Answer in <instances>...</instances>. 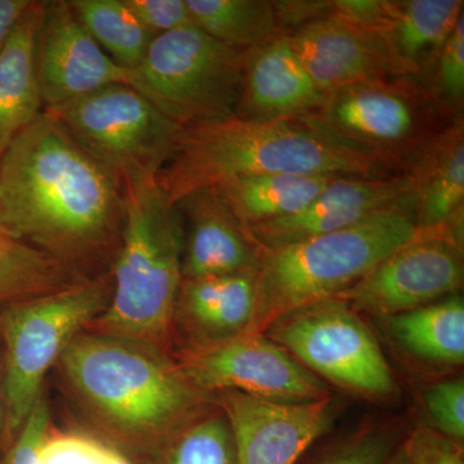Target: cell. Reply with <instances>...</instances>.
<instances>
[{
    "label": "cell",
    "mask_w": 464,
    "mask_h": 464,
    "mask_svg": "<svg viewBox=\"0 0 464 464\" xmlns=\"http://www.w3.org/2000/svg\"><path fill=\"white\" fill-rule=\"evenodd\" d=\"M3 230L75 266L121 246L125 190L47 112L0 158Z\"/></svg>",
    "instance_id": "obj_1"
},
{
    "label": "cell",
    "mask_w": 464,
    "mask_h": 464,
    "mask_svg": "<svg viewBox=\"0 0 464 464\" xmlns=\"http://www.w3.org/2000/svg\"><path fill=\"white\" fill-rule=\"evenodd\" d=\"M261 174L395 176L373 159L323 132L306 116L253 121L234 115L183 128L176 151L159 173L157 183L168 203L176 206L192 192Z\"/></svg>",
    "instance_id": "obj_2"
},
{
    "label": "cell",
    "mask_w": 464,
    "mask_h": 464,
    "mask_svg": "<svg viewBox=\"0 0 464 464\" xmlns=\"http://www.w3.org/2000/svg\"><path fill=\"white\" fill-rule=\"evenodd\" d=\"M60 360L79 395L105 420L112 447L136 464L215 399L194 389L161 351L111 335L81 333Z\"/></svg>",
    "instance_id": "obj_3"
},
{
    "label": "cell",
    "mask_w": 464,
    "mask_h": 464,
    "mask_svg": "<svg viewBox=\"0 0 464 464\" xmlns=\"http://www.w3.org/2000/svg\"><path fill=\"white\" fill-rule=\"evenodd\" d=\"M182 253L181 215L158 183L125 191V224L111 271V299L90 326L101 334L161 351L173 328Z\"/></svg>",
    "instance_id": "obj_4"
},
{
    "label": "cell",
    "mask_w": 464,
    "mask_h": 464,
    "mask_svg": "<svg viewBox=\"0 0 464 464\" xmlns=\"http://www.w3.org/2000/svg\"><path fill=\"white\" fill-rule=\"evenodd\" d=\"M420 235L411 197L343 230L262 252L248 333H264L290 311L337 297Z\"/></svg>",
    "instance_id": "obj_5"
},
{
    "label": "cell",
    "mask_w": 464,
    "mask_h": 464,
    "mask_svg": "<svg viewBox=\"0 0 464 464\" xmlns=\"http://www.w3.org/2000/svg\"><path fill=\"white\" fill-rule=\"evenodd\" d=\"M306 118L395 176L413 172L457 121L422 81L409 76L326 92Z\"/></svg>",
    "instance_id": "obj_6"
},
{
    "label": "cell",
    "mask_w": 464,
    "mask_h": 464,
    "mask_svg": "<svg viewBox=\"0 0 464 464\" xmlns=\"http://www.w3.org/2000/svg\"><path fill=\"white\" fill-rule=\"evenodd\" d=\"M111 295L109 273L12 302L0 313L7 444L16 438L42 398L45 375L76 335L106 310Z\"/></svg>",
    "instance_id": "obj_7"
},
{
    "label": "cell",
    "mask_w": 464,
    "mask_h": 464,
    "mask_svg": "<svg viewBox=\"0 0 464 464\" xmlns=\"http://www.w3.org/2000/svg\"><path fill=\"white\" fill-rule=\"evenodd\" d=\"M243 60L244 52L186 26L155 36L127 84L183 130L237 114Z\"/></svg>",
    "instance_id": "obj_8"
},
{
    "label": "cell",
    "mask_w": 464,
    "mask_h": 464,
    "mask_svg": "<svg viewBox=\"0 0 464 464\" xmlns=\"http://www.w3.org/2000/svg\"><path fill=\"white\" fill-rule=\"evenodd\" d=\"M125 191L157 183L182 128L128 84H111L44 109Z\"/></svg>",
    "instance_id": "obj_9"
},
{
    "label": "cell",
    "mask_w": 464,
    "mask_h": 464,
    "mask_svg": "<svg viewBox=\"0 0 464 464\" xmlns=\"http://www.w3.org/2000/svg\"><path fill=\"white\" fill-rule=\"evenodd\" d=\"M324 382L353 396L390 401L398 384L373 332L337 297L306 304L264 332Z\"/></svg>",
    "instance_id": "obj_10"
},
{
    "label": "cell",
    "mask_w": 464,
    "mask_h": 464,
    "mask_svg": "<svg viewBox=\"0 0 464 464\" xmlns=\"http://www.w3.org/2000/svg\"><path fill=\"white\" fill-rule=\"evenodd\" d=\"M176 365L194 389L213 398L224 391L279 402H313L332 396L325 382L264 333L186 347Z\"/></svg>",
    "instance_id": "obj_11"
},
{
    "label": "cell",
    "mask_w": 464,
    "mask_h": 464,
    "mask_svg": "<svg viewBox=\"0 0 464 464\" xmlns=\"http://www.w3.org/2000/svg\"><path fill=\"white\" fill-rule=\"evenodd\" d=\"M464 282L463 249L420 234L337 295L359 315L381 319L456 295Z\"/></svg>",
    "instance_id": "obj_12"
},
{
    "label": "cell",
    "mask_w": 464,
    "mask_h": 464,
    "mask_svg": "<svg viewBox=\"0 0 464 464\" xmlns=\"http://www.w3.org/2000/svg\"><path fill=\"white\" fill-rule=\"evenodd\" d=\"M234 439L237 464H297L331 432L343 402L271 401L237 391L215 395Z\"/></svg>",
    "instance_id": "obj_13"
},
{
    "label": "cell",
    "mask_w": 464,
    "mask_h": 464,
    "mask_svg": "<svg viewBox=\"0 0 464 464\" xmlns=\"http://www.w3.org/2000/svg\"><path fill=\"white\" fill-rule=\"evenodd\" d=\"M36 72L44 109L111 84H127L128 70L102 51L67 0L44 2L36 36Z\"/></svg>",
    "instance_id": "obj_14"
},
{
    "label": "cell",
    "mask_w": 464,
    "mask_h": 464,
    "mask_svg": "<svg viewBox=\"0 0 464 464\" xmlns=\"http://www.w3.org/2000/svg\"><path fill=\"white\" fill-rule=\"evenodd\" d=\"M415 181L411 174L362 179L338 177L306 208L295 215L246 228L262 252L283 248L343 230L413 197Z\"/></svg>",
    "instance_id": "obj_15"
},
{
    "label": "cell",
    "mask_w": 464,
    "mask_h": 464,
    "mask_svg": "<svg viewBox=\"0 0 464 464\" xmlns=\"http://www.w3.org/2000/svg\"><path fill=\"white\" fill-rule=\"evenodd\" d=\"M302 65L323 93L400 78L380 34L329 14L288 34Z\"/></svg>",
    "instance_id": "obj_16"
},
{
    "label": "cell",
    "mask_w": 464,
    "mask_h": 464,
    "mask_svg": "<svg viewBox=\"0 0 464 464\" xmlns=\"http://www.w3.org/2000/svg\"><path fill=\"white\" fill-rule=\"evenodd\" d=\"M182 218V279L257 270L262 250L218 188H204L176 204Z\"/></svg>",
    "instance_id": "obj_17"
},
{
    "label": "cell",
    "mask_w": 464,
    "mask_h": 464,
    "mask_svg": "<svg viewBox=\"0 0 464 464\" xmlns=\"http://www.w3.org/2000/svg\"><path fill=\"white\" fill-rule=\"evenodd\" d=\"M324 93L290 44L288 34L244 52L237 116L253 121L299 118L322 106Z\"/></svg>",
    "instance_id": "obj_18"
},
{
    "label": "cell",
    "mask_w": 464,
    "mask_h": 464,
    "mask_svg": "<svg viewBox=\"0 0 464 464\" xmlns=\"http://www.w3.org/2000/svg\"><path fill=\"white\" fill-rule=\"evenodd\" d=\"M257 271L182 279L173 326L185 334L188 347L209 346L249 332Z\"/></svg>",
    "instance_id": "obj_19"
},
{
    "label": "cell",
    "mask_w": 464,
    "mask_h": 464,
    "mask_svg": "<svg viewBox=\"0 0 464 464\" xmlns=\"http://www.w3.org/2000/svg\"><path fill=\"white\" fill-rule=\"evenodd\" d=\"M463 8V0H387L378 34L400 74L422 81Z\"/></svg>",
    "instance_id": "obj_20"
},
{
    "label": "cell",
    "mask_w": 464,
    "mask_h": 464,
    "mask_svg": "<svg viewBox=\"0 0 464 464\" xmlns=\"http://www.w3.org/2000/svg\"><path fill=\"white\" fill-rule=\"evenodd\" d=\"M44 2H32L0 50V158L12 141L44 111L36 36Z\"/></svg>",
    "instance_id": "obj_21"
},
{
    "label": "cell",
    "mask_w": 464,
    "mask_h": 464,
    "mask_svg": "<svg viewBox=\"0 0 464 464\" xmlns=\"http://www.w3.org/2000/svg\"><path fill=\"white\" fill-rule=\"evenodd\" d=\"M414 219L420 234L436 237L464 209V121L458 118L411 173Z\"/></svg>",
    "instance_id": "obj_22"
},
{
    "label": "cell",
    "mask_w": 464,
    "mask_h": 464,
    "mask_svg": "<svg viewBox=\"0 0 464 464\" xmlns=\"http://www.w3.org/2000/svg\"><path fill=\"white\" fill-rule=\"evenodd\" d=\"M382 320L392 340L414 359L432 365H463L464 302L459 293Z\"/></svg>",
    "instance_id": "obj_23"
},
{
    "label": "cell",
    "mask_w": 464,
    "mask_h": 464,
    "mask_svg": "<svg viewBox=\"0 0 464 464\" xmlns=\"http://www.w3.org/2000/svg\"><path fill=\"white\" fill-rule=\"evenodd\" d=\"M340 176L261 174L218 186L232 212L246 228L295 215Z\"/></svg>",
    "instance_id": "obj_24"
},
{
    "label": "cell",
    "mask_w": 464,
    "mask_h": 464,
    "mask_svg": "<svg viewBox=\"0 0 464 464\" xmlns=\"http://www.w3.org/2000/svg\"><path fill=\"white\" fill-rule=\"evenodd\" d=\"M195 26L226 47L246 52L283 35L271 0H186Z\"/></svg>",
    "instance_id": "obj_25"
},
{
    "label": "cell",
    "mask_w": 464,
    "mask_h": 464,
    "mask_svg": "<svg viewBox=\"0 0 464 464\" xmlns=\"http://www.w3.org/2000/svg\"><path fill=\"white\" fill-rule=\"evenodd\" d=\"M76 16L102 51L123 69L141 63L154 36L125 0H70Z\"/></svg>",
    "instance_id": "obj_26"
},
{
    "label": "cell",
    "mask_w": 464,
    "mask_h": 464,
    "mask_svg": "<svg viewBox=\"0 0 464 464\" xmlns=\"http://www.w3.org/2000/svg\"><path fill=\"white\" fill-rule=\"evenodd\" d=\"M75 282L57 259L0 231V304L47 295Z\"/></svg>",
    "instance_id": "obj_27"
},
{
    "label": "cell",
    "mask_w": 464,
    "mask_h": 464,
    "mask_svg": "<svg viewBox=\"0 0 464 464\" xmlns=\"http://www.w3.org/2000/svg\"><path fill=\"white\" fill-rule=\"evenodd\" d=\"M143 464H237L224 411L207 405L168 436Z\"/></svg>",
    "instance_id": "obj_28"
},
{
    "label": "cell",
    "mask_w": 464,
    "mask_h": 464,
    "mask_svg": "<svg viewBox=\"0 0 464 464\" xmlns=\"http://www.w3.org/2000/svg\"><path fill=\"white\" fill-rule=\"evenodd\" d=\"M393 422H369L326 442L297 464H384L406 432Z\"/></svg>",
    "instance_id": "obj_29"
},
{
    "label": "cell",
    "mask_w": 464,
    "mask_h": 464,
    "mask_svg": "<svg viewBox=\"0 0 464 464\" xmlns=\"http://www.w3.org/2000/svg\"><path fill=\"white\" fill-rule=\"evenodd\" d=\"M453 119L462 118L464 102V14L422 79Z\"/></svg>",
    "instance_id": "obj_30"
},
{
    "label": "cell",
    "mask_w": 464,
    "mask_h": 464,
    "mask_svg": "<svg viewBox=\"0 0 464 464\" xmlns=\"http://www.w3.org/2000/svg\"><path fill=\"white\" fill-rule=\"evenodd\" d=\"M384 464H464V445L426 422L409 427Z\"/></svg>",
    "instance_id": "obj_31"
},
{
    "label": "cell",
    "mask_w": 464,
    "mask_h": 464,
    "mask_svg": "<svg viewBox=\"0 0 464 464\" xmlns=\"http://www.w3.org/2000/svg\"><path fill=\"white\" fill-rule=\"evenodd\" d=\"M42 464H136L105 440L83 433L50 431L42 449Z\"/></svg>",
    "instance_id": "obj_32"
},
{
    "label": "cell",
    "mask_w": 464,
    "mask_h": 464,
    "mask_svg": "<svg viewBox=\"0 0 464 464\" xmlns=\"http://www.w3.org/2000/svg\"><path fill=\"white\" fill-rule=\"evenodd\" d=\"M423 405L431 422L447 438L464 442V380L436 382L423 392Z\"/></svg>",
    "instance_id": "obj_33"
},
{
    "label": "cell",
    "mask_w": 464,
    "mask_h": 464,
    "mask_svg": "<svg viewBox=\"0 0 464 464\" xmlns=\"http://www.w3.org/2000/svg\"><path fill=\"white\" fill-rule=\"evenodd\" d=\"M50 431V408L42 395L16 438L9 442L0 464H42V449Z\"/></svg>",
    "instance_id": "obj_34"
},
{
    "label": "cell",
    "mask_w": 464,
    "mask_h": 464,
    "mask_svg": "<svg viewBox=\"0 0 464 464\" xmlns=\"http://www.w3.org/2000/svg\"><path fill=\"white\" fill-rule=\"evenodd\" d=\"M152 36L195 25L186 0H125Z\"/></svg>",
    "instance_id": "obj_35"
},
{
    "label": "cell",
    "mask_w": 464,
    "mask_h": 464,
    "mask_svg": "<svg viewBox=\"0 0 464 464\" xmlns=\"http://www.w3.org/2000/svg\"><path fill=\"white\" fill-rule=\"evenodd\" d=\"M275 14H276L277 23L284 33L290 34L299 27L307 25L319 18L329 16L333 14L332 2H274Z\"/></svg>",
    "instance_id": "obj_36"
},
{
    "label": "cell",
    "mask_w": 464,
    "mask_h": 464,
    "mask_svg": "<svg viewBox=\"0 0 464 464\" xmlns=\"http://www.w3.org/2000/svg\"><path fill=\"white\" fill-rule=\"evenodd\" d=\"M33 0H0V50Z\"/></svg>",
    "instance_id": "obj_37"
},
{
    "label": "cell",
    "mask_w": 464,
    "mask_h": 464,
    "mask_svg": "<svg viewBox=\"0 0 464 464\" xmlns=\"http://www.w3.org/2000/svg\"><path fill=\"white\" fill-rule=\"evenodd\" d=\"M0 231H5V230H3V224H2V210H0Z\"/></svg>",
    "instance_id": "obj_38"
}]
</instances>
